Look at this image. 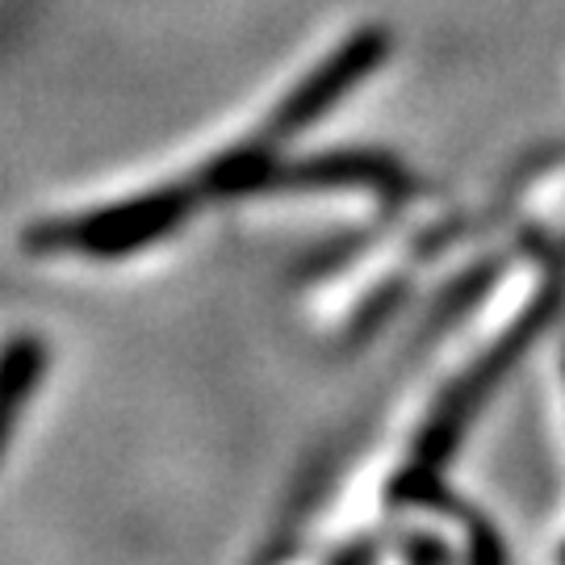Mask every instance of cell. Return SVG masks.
<instances>
[{
    "label": "cell",
    "instance_id": "cell-1",
    "mask_svg": "<svg viewBox=\"0 0 565 565\" xmlns=\"http://www.w3.org/2000/svg\"><path fill=\"white\" fill-rule=\"evenodd\" d=\"M394 51L385 25H361L340 46H331L323 60L306 72L302 81L273 105V114L239 142H226L193 172L177 181L156 184L139 198H126L97 210L51 214L21 231V252L30 256H88V260H121L147 252L151 243L177 235L202 205L268 193V181L285 160V147L302 135L306 126L323 118L327 109L369 81Z\"/></svg>",
    "mask_w": 565,
    "mask_h": 565
},
{
    "label": "cell",
    "instance_id": "cell-4",
    "mask_svg": "<svg viewBox=\"0 0 565 565\" xmlns=\"http://www.w3.org/2000/svg\"><path fill=\"white\" fill-rule=\"evenodd\" d=\"M562 557H565V548H562Z\"/></svg>",
    "mask_w": 565,
    "mask_h": 565
},
{
    "label": "cell",
    "instance_id": "cell-2",
    "mask_svg": "<svg viewBox=\"0 0 565 565\" xmlns=\"http://www.w3.org/2000/svg\"><path fill=\"white\" fill-rule=\"evenodd\" d=\"M562 302H565V273H553V277L541 285V294L520 310V319L507 327L503 335L490 343L482 356L469 364L461 377L440 394L436 411L424 419L415 445L406 452V465L398 469V478L390 482V490H385V507H390V511L415 507L424 490H431V486L440 482L445 461L457 452L465 427L473 424V415H478L486 406V398L494 394V385L515 369V361L536 343V335L557 319Z\"/></svg>",
    "mask_w": 565,
    "mask_h": 565
},
{
    "label": "cell",
    "instance_id": "cell-5",
    "mask_svg": "<svg viewBox=\"0 0 565 565\" xmlns=\"http://www.w3.org/2000/svg\"><path fill=\"white\" fill-rule=\"evenodd\" d=\"M562 361H565V356H562Z\"/></svg>",
    "mask_w": 565,
    "mask_h": 565
},
{
    "label": "cell",
    "instance_id": "cell-3",
    "mask_svg": "<svg viewBox=\"0 0 565 565\" xmlns=\"http://www.w3.org/2000/svg\"><path fill=\"white\" fill-rule=\"evenodd\" d=\"M46 361H51L46 343L34 331H18L13 340L4 343V377H0V406H4L0 431H4V448H9L13 431H18L25 403L39 394L42 377H46Z\"/></svg>",
    "mask_w": 565,
    "mask_h": 565
}]
</instances>
